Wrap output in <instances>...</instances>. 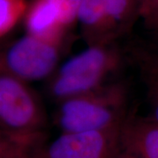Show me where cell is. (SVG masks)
I'll return each mask as SVG.
<instances>
[{
  "mask_svg": "<svg viewBox=\"0 0 158 158\" xmlns=\"http://www.w3.org/2000/svg\"><path fill=\"white\" fill-rule=\"evenodd\" d=\"M128 90L125 83L109 82L95 90L58 103L56 124L62 133L119 127L128 117Z\"/></svg>",
  "mask_w": 158,
  "mask_h": 158,
  "instance_id": "6da1fadb",
  "label": "cell"
},
{
  "mask_svg": "<svg viewBox=\"0 0 158 158\" xmlns=\"http://www.w3.org/2000/svg\"><path fill=\"white\" fill-rule=\"evenodd\" d=\"M123 62V55L112 43L88 46L56 69L48 78L47 90L56 102L95 90L107 83Z\"/></svg>",
  "mask_w": 158,
  "mask_h": 158,
  "instance_id": "7a4b0ae2",
  "label": "cell"
},
{
  "mask_svg": "<svg viewBox=\"0 0 158 158\" xmlns=\"http://www.w3.org/2000/svg\"><path fill=\"white\" fill-rule=\"evenodd\" d=\"M66 36L40 38L27 34L0 46V73L26 82L48 79L58 67Z\"/></svg>",
  "mask_w": 158,
  "mask_h": 158,
  "instance_id": "3957f363",
  "label": "cell"
},
{
  "mask_svg": "<svg viewBox=\"0 0 158 158\" xmlns=\"http://www.w3.org/2000/svg\"><path fill=\"white\" fill-rule=\"evenodd\" d=\"M45 108L27 82L0 73V129L13 135L44 134Z\"/></svg>",
  "mask_w": 158,
  "mask_h": 158,
  "instance_id": "277c9868",
  "label": "cell"
},
{
  "mask_svg": "<svg viewBox=\"0 0 158 158\" xmlns=\"http://www.w3.org/2000/svg\"><path fill=\"white\" fill-rule=\"evenodd\" d=\"M122 125L104 130L62 133L49 143L46 141L40 158H120Z\"/></svg>",
  "mask_w": 158,
  "mask_h": 158,
  "instance_id": "5b68a950",
  "label": "cell"
},
{
  "mask_svg": "<svg viewBox=\"0 0 158 158\" xmlns=\"http://www.w3.org/2000/svg\"><path fill=\"white\" fill-rule=\"evenodd\" d=\"M27 34L40 38L66 36L69 28L62 6L57 0H32L24 16Z\"/></svg>",
  "mask_w": 158,
  "mask_h": 158,
  "instance_id": "8992f818",
  "label": "cell"
},
{
  "mask_svg": "<svg viewBox=\"0 0 158 158\" xmlns=\"http://www.w3.org/2000/svg\"><path fill=\"white\" fill-rule=\"evenodd\" d=\"M120 139L123 152L134 158H158V124L150 118L128 115Z\"/></svg>",
  "mask_w": 158,
  "mask_h": 158,
  "instance_id": "52a82bcc",
  "label": "cell"
},
{
  "mask_svg": "<svg viewBox=\"0 0 158 158\" xmlns=\"http://www.w3.org/2000/svg\"><path fill=\"white\" fill-rule=\"evenodd\" d=\"M140 0H100L109 42L125 34L138 17Z\"/></svg>",
  "mask_w": 158,
  "mask_h": 158,
  "instance_id": "ba28073f",
  "label": "cell"
},
{
  "mask_svg": "<svg viewBox=\"0 0 158 158\" xmlns=\"http://www.w3.org/2000/svg\"><path fill=\"white\" fill-rule=\"evenodd\" d=\"M45 143V133L11 135L0 145V158H40Z\"/></svg>",
  "mask_w": 158,
  "mask_h": 158,
  "instance_id": "9c48e42d",
  "label": "cell"
},
{
  "mask_svg": "<svg viewBox=\"0 0 158 158\" xmlns=\"http://www.w3.org/2000/svg\"><path fill=\"white\" fill-rule=\"evenodd\" d=\"M136 59L147 85L148 98L150 106V118L158 124V56L146 51L137 50Z\"/></svg>",
  "mask_w": 158,
  "mask_h": 158,
  "instance_id": "30bf717a",
  "label": "cell"
},
{
  "mask_svg": "<svg viewBox=\"0 0 158 158\" xmlns=\"http://www.w3.org/2000/svg\"><path fill=\"white\" fill-rule=\"evenodd\" d=\"M27 6V0H0V39L9 34L24 19Z\"/></svg>",
  "mask_w": 158,
  "mask_h": 158,
  "instance_id": "8fae6325",
  "label": "cell"
},
{
  "mask_svg": "<svg viewBox=\"0 0 158 158\" xmlns=\"http://www.w3.org/2000/svg\"><path fill=\"white\" fill-rule=\"evenodd\" d=\"M138 17L146 26L158 29V0H140Z\"/></svg>",
  "mask_w": 158,
  "mask_h": 158,
  "instance_id": "7c38bea8",
  "label": "cell"
},
{
  "mask_svg": "<svg viewBox=\"0 0 158 158\" xmlns=\"http://www.w3.org/2000/svg\"><path fill=\"white\" fill-rule=\"evenodd\" d=\"M60 5L62 6L66 21L68 23L69 27H70L74 23H76V16L78 6L82 0H57Z\"/></svg>",
  "mask_w": 158,
  "mask_h": 158,
  "instance_id": "4fadbf2b",
  "label": "cell"
},
{
  "mask_svg": "<svg viewBox=\"0 0 158 158\" xmlns=\"http://www.w3.org/2000/svg\"><path fill=\"white\" fill-rule=\"evenodd\" d=\"M11 135H13L8 134V133H6L5 131L0 129V145L3 144V143H4L7 139H9Z\"/></svg>",
  "mask_w": 158,
  "mask_h": 158,
  "instance_id": "5bb4252c",
  "label": "cell"
},
{
  "mask_svg": "<svg viewBox=\"0 0 158 158\" xmlns=\"http://www.w3.org/2000/svg\"><path fill=\"white\" fill-rule=\"evenodd\" d=\"M120 158H134L133 156H131L129 155H127V154H126L125 152H122V155H121V156Z\"/></svg>",
  "mask_w": 158,
  "mask_h": 158,
  "instance_id": "9a60e30c",
  "label": "cell"
},
{
  "mask_svg": "<svg viewBox=\"0 0 158 158\" xmlns=\"http://www.w3.org/2000/svg\"><path fill=\"white\" fill-rule=\"evenodd\" d=\"M156 54L158 56V47H157V49H156Z\"/></svg>",
  "mask_w": 158,
  "mask_h": 158,
  "instance_id": "2e32d148",
  "label": "cell"
}]
</instances>
